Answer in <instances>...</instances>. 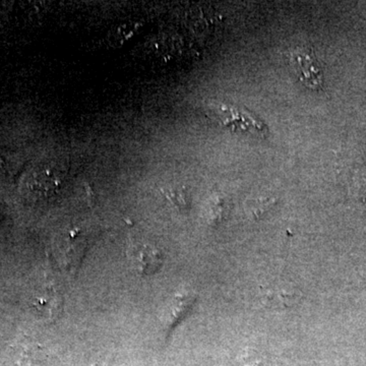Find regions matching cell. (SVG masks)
<instances>
[{"mask_svg": "<svg viewBox=\"0 0 366 366\" xmlns=\"http://www.w3.org/2000/svg\"><path fill=\"white\" fill-rule=\"evenodd\" d=\"M288 61L295 76L301 83L310 90H320L324 85L322 68L308 47L299 46L288 52Z\"/></svg>", "mask_w": 366, "mask_h": 366, "instance_id": "obj_2", "label": "cell"}, {"mask_svg": "<svg viewBox=\"0 0 366 366\" xmlns=\"http://www.w3.org/2000/svg\"><path fill=\"white\" fill-rule=\"evenodd\" d=\"M167 196L176 205H185V194L183 190H170L166 192Z\"/></svg>", "mask_w": 366, "mask_h": 366, "instance_id": "obj_6", "label": "cell"}, {"mask_svg": "<svg viewBox=\"0 0 366 366\" xmlns=\"http://www.w3.org/2000/svg\"><path fill=\"white\" fill-rule=\"evenodd\" d=\"M205 112L211 119H215L226 128L250 132L260 136L267 134V128H265L264 122L258 121L247 111H243L237 107L225 104H210L205 108Z\"/></svg>", "mask_w": 366, "mask_h": 366, "instance_id": "obj_1", "label": "cell"}, {"mask_svg": "<svg viewBox=\"0 0 366 366\" xmlns=\"http://www.w3.org/2000/svg\"><path fill=\"white\" fill-rule=\"evenodd\" d=\"M61 179L50 167H34L26 175L25 185L36 196H50L59 190Z\"/></svg>", "mask_w": 366, "mask_h": 366, "instance_id": "obj_4", "label": "cell"}, {"mask_svg": "<svg viewBox=\"0 0 366 366\" xmlns=\"http://www.w3.org/2000/svg\"><path fill=\"white\" fill-rule=\"evenodd\" d=\"M128 260L136 273L151 275L162 264V254L151 244L132 241L128 248Z\"/></svg>", "mask_w": 366, "mask_h": 366, "instance_id": "obj_3", "label": "cell"}, {"mask_svg": "<svg viewBox=\"0 0 366 366\" xmlns=\"http://www.w3.org/2000/svg\"><path fill=\"white\" fill-rule=\"evenodd\" d=\"M88 244L87 237L81 233L74 232L57 246V256L66 271L70 273L78 272L81 260L87 252Z\"/></svg>", "mask_w": 366, "mask_h": 366, "instance_id": "obj_5", "label": "cell"}]
</instances>
